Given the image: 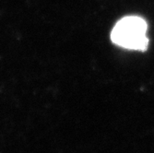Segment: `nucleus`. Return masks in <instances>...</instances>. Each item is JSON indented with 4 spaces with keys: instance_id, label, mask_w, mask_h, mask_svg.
I'll return each instance as SVG.
<instances>
[{
    "instance_id": "1",
    "label": "nucleus",
    "mask_w": 154,
    "mask_h": 153,
    "mask_svg": "<svg viewBox=\"0 0 154 153\" xmlns=\"http://www.w3.org/2000/svg\"><path fill=\"white\" fill-rule=\"evenodd\" d=\"M147 22L139 17L130 16L120 20L111 33L113 43L121 47L144 51L148 47Z\"/></svg>"
}]
</instances>
